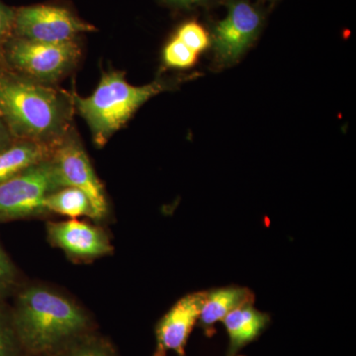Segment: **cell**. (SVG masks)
I'll return each mask as SVG.
<instances>
[{
  "instance_id": "obj_21",
  "label": "cell",
  "mask_w": 356,
  "mask_h": 356,
  "mask_svg": "<svg viewBox=\"0 0 356 356\" xmlns=\"http://www.w3.org/2000/svg\"><path fill=\"white\" fill-rule=\"evenodd\" d=\"M217 0H163L166 6L177 9H191L197 6H210Z\"/></svg>"
},
{
  "instance_id": "obj_19",
  "label": "cell",
  "mask_w": 356,
  "mask_h": 356,
  "mask_svg": "<svg viewBox=\"0 0 356 356\" xmlns=\"http://www.w3.org/2000/svg\"><path fill=\"white\" fill-rule=\"evenodd\" d=\"M196 54L207 50L211 44L209 33L197 21H187L179 26L175 35Z\"/></svg>"
},
{
  "instance_id": "obj_3",
  "label": "cell",
  "mask_w": 356,
  "mask_h": 356,
  "mask_svg": "<svg viewBox=\"0 0 356 356\" xmlns=\"http://www.w3.org/2000/svg\"><path fill=\"white\" fill-rule=\"evenodd\" d=\"M172 86V79H156L146 86H132L126 81L125 72L109 70L103 72L92 95L81 97L74 93L72 99L74 110L88 124L95 146L103 147L142 105Z\"/></svg>"
},
{
  "instance_id": "obj_7",
  "label": "cell",
  "mask_w": 356,
  "mask_h": 356,
  "mask_svg": "<svg viewBox=\"0 0 356 356\" xmlns=\"http://www.w3.org/2000/svg\"><path fill=\"white\" fill-rule=\"evenodd\" d=\"M89 24L65 7L39 4L15 8L13 36L41 43L76 41L84 33L95 32Z\"/></svg>"
},
{
  "instance_id": "obj_14",
  "label": "cell",
  "mask_w": 356,
  "mask_h": 356,
  "mask_svg": "<svg viewBox=\"0 0 356 356\" xmlns=\"http://www.w3.org/2000/svg\"><path fill=\"white\" fill-rule=\"evenodd\" d=\"M44 208L51 216L58 215L67 219L86 217L92 220V208L86 194L74 187H62L44 199Z\"/></svg>"
},
{
  "instance_id": "obj_2",
  "label": "cell",
  "mask_w": 356,
  "mask_h": 356,
  "mask_svg": "<svg viewBox=\"0 0 356 356\" xmlns=\"http://www.w3.org/2000/svg\"><path fill=\"white\" fill-rule=\"evenodd\" d=\"M72 95L0 65V119L16 140L57 146L72 130Z\"/></svg>"
},
{
  "instance_id": "obj_23",
  "label": "cell",
  "mask_w": 356,
  "mask_h": 356,
  "mask_svg": "<svg viewBox=\"0 0 356 356\" xmlns=\"http://www.w3.org/2000/svg\"><path fill=\"white\" fill-rule=\"evenodd\" d=\"M154 356H166V353H161V351L156 350L154 351ZM186 356V355H184Z\"/></svg>"
},
{
  "instance_id": "obj_24",
  "label": "cell",
  "mask_w": 356,
  "mask_h": 356,
  "mask_svg": "<svg viewBox=\"0 0 356 356\" xmlns=\"http://www.w3.org/2000/svg\"><path fill=\"white\" fill-rule=\"evenodd\" d=\"M261 2H266V3H274V2L278 1V0H259Z\"/></svg>"
},
{
  "instance_id": "obj_17",
  "label": "cell",
  "mask_w": 356,
  "mask_h": 356,
  "mask_svg": "<svg viewBox=\"0 0 356 356\" xmlns=\"http://www.w3.org/2000/svg\"><path fill=\"white\" fill-rule=\"evenodd\" d=\"M25 280L26 278L23 277L18 267L0 243V300L2 301L9 295L15 294Z\"/></svg>"
},
{
  "instance_id": "obj_8",
  "label": "cell",
  "mask_w": 356,
  "mask_h": 356,
  "mask_svg": "<svg viewBox=\"0 0 356 356\" xmlns=\"http://www.w3.org/2000/svg\"><path fill=\"white\" fill-rule=\"evenodd\" d=\"M227 15L213 30L217 62L235 64L252 46L264 28L266 16L261 7L248 0H225Z\"/></svg>"
},
{
  "instance_id": "obj_11",
  "label": "cell",
  "mask_w": 356,
  "mask_h": 356,
  "mask_svg": "<svg viewBox=\"0 0 356 356\" xmlns=\"http://www.w3.org/2000/svg\"><path fill=\"white\" fill-rule=\"evenodd\" d=\"M254 294L248 287L229 285L206 290L197 325L204 334L212 337L215 325L222 322L232 311L248 303H254Z\"/></svg>"
},
{
  "instance_id": "obj_13",
  "label": "cell",
  "mask_w": 356,
  "mask_h": 356,
  "mask_svg": "<svg viewBox=\"0 0 356 356\" xmlns=\"http://www.w3.org/2000/svg\"><path fill=\"white\" fill-rule=\"evenodd\" d=\"M58 146V145H57ZM31 140H15L0 153V182L51 159L56 147Z\"/></svg>"
},
{
  "instance_id": "obj_10",
  "label": "cell",
  "mask_w": 356,
  "mask_h": 356,
  "mask_svg": "<svg viewBox=\"0 0 356 356\" xmlns=\"http://www.w3.org/2000/svg\"><path fill=\"white\" fill-rule=\"evenodd\" d=\"M204 298L205 291L188 293L159 318L154 327L156 350L165 353L175 351L178 356L185 355L189 337L197 325Z\"/></svg>"
},
{
  "instance_id": "obj_5",
  "label": "cell",
  "mask_w": 356,
  "mask_h": 356,
  "mask_svg": "<svg viewBox=\"0 0 356 356\" xmlns=\"http://www.w3.org/2000/svg\"><path fill=\"white\" fill-rule=\"evenodd\" d=\"M62 187L51 159L0 182V222L51 217L44 199Z\"/></svg>"
},
{
  "instance_id": "obj_16",
  "label": "cell",
  "mask_w": 356,
  "mask_h": 356,
  "mask_svg": "<svg viewBox=\"0 0 356 356\" xmlns=\"http://www.w3.org/2000/svg\"><path fill=\"white\" fill-rule=\"evenodd\" d=\"M0 356H27L14 329L10 309L6 310L1 304H0Z\"/></svg>"
},
{
  "instance_id": "obj_1",
  "label": "cell",
  "mask_w": 356,
  "mask_h": 356,
  "mask_svg": "<svg viewBox=\"0 0 356 356\" xmlns=\"http://www.w3.org/2000/svg\"><path fill=\"white\" fill-rule=\"evenodd\" d=\"M14 329L27 356H51L72 341L97 331L95 318L63 288L25 280L10 309Z\"/></svg>"
},
{
  "instance_id": "obj_6",
  "label": "cell",
  "mask_w": 356,
  "mask_h": 356,
  "mask_svg": "<svg viewBox=\"0 0 356 356\" xmlns=\"http://www.w3.org/2000/svg\"><path fill=\"white\" fill-rule=\"evenodd\" d=\"M63 187H74L83 191L92 208V220L104 224L110 216L106 191L96 175L86 149L74 131L58 143L51 156Z\"/></svg>"
},
{
  "instance_id": "obj_15",
  "label": "cell",
  "mask_w": 356,
  "mask_h": 356,
  "mask_svg": "<svg viewBox=\"0 0 356 356\" xmlns=\"http://www.w3.org/2000/svg\"><path fill=\"white\" fill-rule=\"evenodd\" d=\"M51 356H120L113 343L99 332H89Z\"/></svg>"
},
{
  "instance_id": "obj_4",
  "label": "cell",
  "mask_w": 356,
  "mask_h": 356,
  "mask_svg": "<svg viewBox=\"0 0 356 356\" xmlns=\"http://www.w3.org/2000/svg\"><path fill=\"white\" fill-rule=\"evenodd\" d=\"M81 58L76 40L51 44L13 36L4 47L2 62L21 76L51 86L76 69Z\"/></svg>"
},
{
  "instance_id": "obj_9",
  "label": "cell",
  "mask_w": 356,
  "mask_h": 356,
  "mask_svg": "<svg viewBox=\"0 0 356 356\" xmlns=\"http://www.w3.org/2000/svg\"><path fill=\"white\" fill-rule=\"evenodd\" d=\"M47 240L74 264H90L114 254L111 235L102 224L67 219L48 221Z\"/></svg>"
},
{
  "instance_id": "obj_12",
  "label": "cell",
  "mask_w": 356,
  "mask_h": 356,
  "mask_svg": "<svg viewBox=\"0 0 356 356\" xmlns=\"http://www.w3.org/2000/svg\"><path fill=\"white\" fill-rule=\"evenodd\" d=\"M270 316L254 308V303L238 307L222 321L229 337L226 356H238L248 344L257 341L270 324Z\"/></svg>"
},
{
  "instance_id": "obj_25",
  "label": "cell",
  "mask_w": 356,
  "mask_h": 356,
  "mask_svg": "<svg viewBox=\"0 0 356 356\" xmlns=\"http://www.w3.org/2000/svg\"><path fill=\"white\" fill-rule=\"evenodd\" d=\"M238 356H243V355H238Z\"/></svg>"
},
{
  "instance_id": "obj_20",
  "label": "cell",
  "mask_w": 356,
  "mask_h": 356,
  "mask_svg": "<svg viewBox=\"0 0 356 356\" xmlns=\"http://www.w3.org/2000/svg\"><path fill=\"white\" fill-rule=\"evenodd\" d=\"M14 19H15V8L6 6L0 1V65L2 62L4 47L8 40L13 36Z\"/></svg>"
},
{
  "instance_id": "obj_18",
  "label": "cell",
  "mask_w": 356,
  "mask_h": 356,
  "mask_svg": "<svg viewBox=\"0 0 356 356\" xmlns=\"http://www.w3.org/2000/svg\"><path fill=\"white\" fill-rule=\"evenodd\" d=\"M198 54L185 46L179 39L173 37L163 51V60L166 67L185 70L193 67L197 62Z\"/></svg>"
},
{
  "instance_id": "obj_22",
  "label": "cell",
  "mask_w": 356,
  "mask_h": 356,
  "mask_svg": "<svg viewBox=\"0 0 356 356\" xmlns=\"http://www.w3.org/2000/svg\"><path fill=\"white\" fill-rule=\"evenodd\" d=\"M15 140L7 129L6 124L0 119V153L10 147Z\"/></svg>"
}]
</instances>
